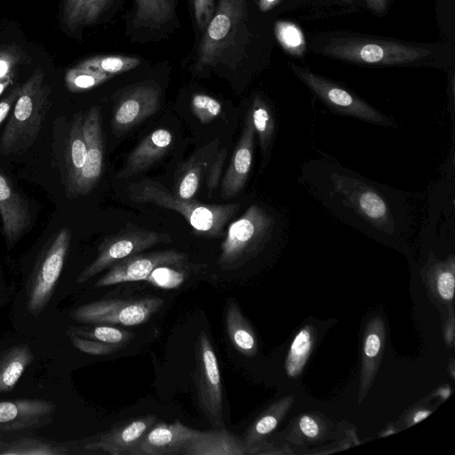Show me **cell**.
<instances>
[{
	"mask_svg": "<svg viewBox=\"0 0 455 455\" xmlns=\"http://www.w3.org/2000/svg\"><path fill=\"white\" fill-rule=\"evenodd\" d=\"M128 195L137 204H152L180 213L199 235L219 238L224 228L240 209V204H209L181 199L158 181L142 180L128 188Z\"/></svg>",
	"mask_w": 455,
	"mask_h": 455,
	"instance_id": "obj_1",
	"label": "cell"
},
{
	"mask_svg": "<svg viewBox=\"0 0 455 455\" xmlns=\"http://www.w3.org/2000/svg\"><path fill=\"white\" fill-rule=\"evenodd\" d=\"M50 93L51 88L40 68L20 85L13 112L0 140L4 155L18 154L33 145L51 105Z\"/></svg>",
	"mask_w": 455,
	"mask_h": 455,
	"instance_id": "obj_2",
	"label": "cell"
},
{
	"mask_svg": "<svg viewBox=\"0 0 455 455\" xmlns=\"http://www.w3.org/2000/svg\"><path fill=\"white\" fill-rule=\"evenodd\" d=\"M329 180L334 201L357 217L356 223L365 224L364 230L393 235L396 232L394 208L380 188L354 173L334 172Z\"/></svg>",
	"mask_w": 455,
	"mask_h": 455,
	"instance_id": "obj_3",
	"label": "cell"
},
{
	"mask_svg": "<svg viewBox=\"0 0 455 455\" xmlns=\"http://www.w3.org/2000/svg\"><path fill=\"white\" fill-rule=\"evenodd\" d=\"M275 218L258 204L228 226L221 243L218 265L224 271L242 267L265 249L275 234Z\"/></svg>",
	"mask_w": 455,
	"mask_h": 455,
	"instance_id": "obj_4",
	"label": "cell"
},
{
	"mask_svg": "<svg viewBox=\"0 0 455 455\" xmlns=\"http://www.w3.org/2000/svg\"><path fill=\"white\" fill-rule=\"evenodd\" d=\"M71 241L68 228H61L39 256L26 285V306L28 312L37 317L50 302Z\"/></svg>",
	"mask_w": 455,
	"mask_h": 455,
	"instance_id": "obj_5",
	"label": "cell"
},
{
	"mask_svg": "<svg viewBox=\"0 0 455 455\" xmlns=\"http://www.w3.org/2000/svg\"><path fill=\"white\" fill-rule=\"evenodd\" d=\"M298 78L331 111L380 126H395L389 116L342 86L295 64L290 65Z\"/></svg>",
	"mask_w": 455,
	"mask_h": 455,
	"instance_id": "obj_6",
	"label": "cell"
},
{
	"mask_svg": "<svg viewBox=\"0 0 455 455\" xmlns=\"http://www.w3.org/2000/svg\"><path fill=\"white\" fill-rule=\"evenodd\" d=\"M164 303L156 296L100 299L78 306L69 315L81 323L135 326L146 323Z\"/></svg>",
	"mask_w": 455,
	"mask_h": 455,
	"instance_id": "obj_7",
	"label": "cell"
},
{
	"mask_svg": "<svg viewBox=\"0 0 455 455\" xmlns=\"http://www.w3.org/2000/svg\"><path fill=\"white\" fill-rule=\"evenodd\" d=\"M323 52L331 57L347 61L400 65L418 61L430 55L427 49L390 41H368L361 39H334Z\"/></svg>",
	"mask_w": 455,
	"mask_h": 455,
	"instance_id": "obj_8",
	"label": "cell"
},
{
	"mask_svg": "<svg viewBox=\"0 0 455 455\" xmlns=\"http://www.w3.org/2000/svg\"><path fill=\"white\" fill-rule=\"evenodd\" d=\"M195 358L194 378L200 408L214 429L225 428L219 363L209 336L204 330L196 339Z\"/></svg>",
	"mask_w": 455,
	"mask_h": 455,
	"instance_id": "obj_9",
	"label": "cell"
},
{
	"mask_svg": "<svg viewBox=\"0 0 455 455\" xmlns=\"http://www.w3.org/2000/svg\"><path fill=\"white\" fill-rule=\"evenodd\" d=\"M171 240L168 234L140 228H132L108 235L100 244L95 259L80 272L76 283H84L117 261L142 252L158 243H170Z\"/></svg>",
	"mask_w": 455,
	"mask_h": 455,
	"instance_id": "obj_10",
	"label": "cell"
},
{
	"mask_svg": "<svg viewBox=\"0 0 455 455\" xmlns=\"http://www.w3.org/2000/svg\"><path fill=\"white\" fill-rule=\"evenodd\" d=\"M246 14L245 0H219L198 51V65H213L231 44L235 32Z\"/></svg>",
	"mask_w": 455,
	"mask_h": 455,
	"instance_id": "obj_11",
	"label": "cell"
},
{
	"mask_svg": "<svg viewBox=\"0 0 455 455\" xmlns=\"http://www.w3.org/2000/svg\"><path fill=\"white\" fill-rule=\"evenodd\" d=\"M188 258L187 253L176 250L136 253L112 265L108 271L95 283V287L147 280L157 267L181 265Z\"/></svg>",
	"mask_w": 455,
	"mask_h": 455,
	"instance_id": "obj_12",
	"label": "cell"
},
{
	"mask_svg": "<svg viewBox=\"0 0 455 455\" xmlns=\"http://www.w3.org/2000/svg\"><path fill=\"white\" fill-rule=\"evenodd\" d=\"M160 89L144 82L124 92L115 107L112 129L116 135L124 134L155 114L160 104Z\"/></svg>",
	"mask_w": 455,
	"mask_h": 455,
	"instance_id": "obj_13",
	"label": "cell"
},
{
	"mask_svg": "<svg viewBox=\"0 0 455 455\" xmlns=\"http://www.w3.org/2000/svg\"><path fill=\"white\" fill-rule=\"evenodd\" d=\"M83 132L86 142V157L75 187L73 198L90 193L103 172L105 143L99 107H92L84 116Z\"/></svg>",
	"mask_w": 455,
	"mask_h": 455,
	"instance_id": "obj_14",
	"label": "cell"
},
{
	"mask_svg": "<svg viewBox=\"0 0 455 455\" xmlns=\"http://www.w3.org/2000/svg\"><path fill=\"white\" fill-rule=\"evenodd\" d=\"M56 405L42 398L0 402V432L44 427L52 423Z\"/></svg>",
	"mask_w": 455,
	"mask_h": 455,
	"instance_id": "obj_15",
	"label": "cell"
},
{
	"mask_svg": "<svg viewBox=\"0 0 455 455\" xmlns=\"http://www.w3.org/2000/svg\"><path fill=\"white\" fill-rule=\"evenodd\" d=\"M156 422L152 414L123 422L100 435L91 437L84 448L111 455L131 454L146 432Z\"/></svg>",
	"mask_w": 455,
	"mask_h": 455,
	"instance_id": "obj_16",
	"label": "cell"
},
{
	"mask_svg": "<svg viewBox=\"0 0 455 455\" xmlns=\"http://www.w3.org/2000/svg\"><path fill=\"white\" fill-rule=\"evenodd\" d=\"M255 134L251 116L248 111L240 140L221 180L222 199L234 198L243 189L251 169Z\"/></svg>",
	"mask_w": 455,
	"mask_h": 455,
	"instance_id": "obj_17",
	"label": "cell"
},
{
	"mask_svg": "<svg viewBox=\"0 0 455 455\" xmlns=\"http://www.w3.org/2000/svg\"><path fill=\"white\" fill-rule=\"evenodd\" d=\"M180 421L154 424L130 455H178L197 433Z\"/></svg>",
	"mask_w": 455,
	"mask_h": 455,
	"instance_id": "obj_18",
	"label": "cell"
},
{
	"mask_svg": "<svg viewBox=\"0 0 455 455\" xmlns=\"http://www.w3.org/2000/svg\"><path fill=\"white\" fill-rule=\"evenodd\" d=\"M0 217L8 245L14 244L31 223L27 201L0 168Z\"/></svg>",
	"mask_w": 455,
	"mask_h": 455,
	"instance_id": "obj_19",
	"label": "cell"
},
{
	"mask_svg": "<svg viewBox=\"0 0 455 455\" xmlns=\"http://www.w3.org/2000/svg\"><path fill=\"white\" fill-rule=\"evenodd\" d=\"M172 141L173 136L168 129L153 131L130 153L116 178L127 179L148 170L169 151Z\"/></svg>",
	"mask_w": 455,
	"mask_h": 455,
	"instance_id": "obj_20",
	"label": "cell"
},
{
	"mask_svg": "<svg viewBox=\"0 0 455 455\" xmlns=\"http://www.w3.org/2000/svg\"><path fill=\"white\" fill-rule=\"evenodd\" d=\"M386 327L379 315L366 324L363 335L362 367L358 392L359 403L364 399L378 371L385 347Z\"/></svg>",
	"mask_w": 455,
	"mask_h": 455,
	"instance_id": "obj_21",
	"label": "cell"
},
{
	"mask_svg": "<svg viewBox=\"0 0 455 455\" xmlns=\"http://www.w3.org/2000/svg\"><path fill=\"white\" fill-rule=\"evenodd\" d=\"M220 148L218 138L197 149L188 160L181 164L176 172L173 194L181 199H191L205 178L210 164Z\"/></svg>",
	"mask_w": 455,
	"mask_h": 455,
	"instance_id": "obj_22",
	"label": "cell"
},
{
	"mask_svg": "<svg viewBox=\"0 0 455 455\" xmlns=\"http://www.w3.org/2000/svg\"><path fill=\"white\" fill-rule=\"evenodd\" d=\"M183 455H244L248 449L243 441L226 428L197 431L184 445Z\"/></svg>",
	"mask_w": 455,
	"mask_h": 455,
	"instance_id": "obj_23",
	"label": "cell"
},
{
	"mask_svg": "<svg viewBox=\"0 0 455 455\" xmlns=\"http://www.w3.org/2000/svg\"><path fill=\"white\" fill-rule=\"evenodd\" d=\"M110 0H61L60 25L64 32L73 35L98 21Z\"/></svg>",
	"mask_w": 455,
	"mask_h": 455,
	"instance_id": "obj_24",
	"label": "cell"
},
{
	"mask_svg": "<svg viewBox=\"0 0 455 455\" xmlns=\"http://www.w3.org/2000/svg\"><path fill=\"white\" fill-rule=\"evenodd\" d=\"M84 115L76 114L68 131L66 148V185L68 197L73 198L75 187L84 164L86 142L83 132Z\"/></svg>",
	"mask_w": 455,
	"mask_h": 455,
	"instance_id": "obj_25",
	"label": "cell"
},
{
	"mask_svg": "<svg viewBox=\"0 0 455 455\" xmlns=\"http://www.w3.org/2000/svg\"><path fill=\"white\" fill-rule=\"evenodd\" d=\"M225 324L233 347L244 356H254L258 350L254 331L235 300L231 298L226 303Z\"/></svg>",
	"mask_w": 455,
	"mask_h": 455,
	"instance_id": "obj_26",
	"label": "cell"
},
{
	"mask_svg": "<svg viewBox=\"0 0 455 455\" xmlns=\"http://www.w3.org/2000/svg\"><path fill=\"white\" fill-rule=\"evenodd\" d=\"M34 360L29 346L19 344L0 354V395L12 392Z\"/></svg>",
	"mask_w": 455,
	"mask_h": 455,
	"instance_id": "obj_27",
	"label": "cell"
},
{
	"mask_svg": "<svg viewBox=\"0 0 455 455\" xmlns=\"http://www.w3.org/2000/svg\"><path fill=\"white\" fill-rule=\"evenodd\" d=\"M252 124L260 144L264 165L267 164L276 134V119L275 113L263 97L256 95L249 108Z\"/></svg>",
	"mask_w": 455,
	"mask_h": 455,
	"instance_id": "obj_28",
	"label": "cell"
},
{
	"mask_svg": "<svg viewBox=\"0 0 455 455\" xmlns=\"http://www.w3.org/2000/svg\"><path fill=\"white\" fill-rule=\"evenodd\" d=\"M294 401L292 395L286 396L274 403L253 422L246 433L243 441L248 454L259 446L262 440L269 435L283 419Z\"/></svg>",
	"mask_w": 455,
	"mask_h": 455,
	"instance_id": "obj_29",
	"label": "cell"
},
{
	"mask_svg": "<svg viewBox=\"0 0 455 455\" xmlns=\"http://www.w3.org/2000/svg\"><path fill=\"white\" fill-rule=\"evenodd\" d=\"M175 14L174 0H136L135 26L157 28Z\"/></svg>",
	"mask_w": 455,
	"mask_h": 455,
	"instance_id": "obj_30",
	"label": "cell"
},
{
	"mask_svg": "<svg viewBox=\"0 0 455 455\" xmlns=\"http://www.w3.org/2000/svg\"><path fill=\"white\" fill-rule=\"evenodd\" d=\"M68 448L59 443L40 438L21 437L0 443V455H64Z\"/></svg>",
	"mask_w": 455,
	"mask_h": 455,
	"instance_id": "obj_31",
	"label": "cell"
},
{
	"mask_svg": "<svg viewBox=\"0 0 455 455\" xmlns=\"http://www.w3.org/2000/svg\"><path fill=\"white\" fill-rule=\"evenodd\" d=\"M314 346L313 328L303 327L291 344L286 360L285 371L290 378L298 377L303 371Z\"/></svg>",
	"mask_w": 455,
	"mask_h": 455,
	"instance_id": "obj_32",
	"label": "cell"
},
{
	"mask_svg": "<svg viewBox=\"0 0 455 455\" xmlns=\"http://www.w3.org/2000/svg\"><path fill=\"white\" fill-rule=\"evenodd\" d=\"M68 334H76L83 338L99 340L109 344L125 346L133 338L134 333L110 324H96L93 326H80L70 328Z\"/></svg>",
	"mask_w": 455,
	"mask_h": 455,
	"instance_id": "obj_33",
	"label": "cell"
},
{
	"mask_svg": "<svg viewBox=\"0 0 455 455\" xmlns=\"http://www.w3.org/2000/svg\"><path fill=\"white\" fill-rule=\"evenodd\" d=\"M140 62L136 57L106 55L84 60L78 66L114 76L136 68Z\"/></svg>",
	"mask_w": 455,
	"mask_h": 455,
	"instance_id": "obj_34",
	"label": "cell"
},
{
	"mask_svg": "<svg viewBox=\"0 0 455 455\" xmlns=\"http://www.w3.org/2000/svg\"><path fill=\"white\" fill-rule=\"evenodd\" d=\"M113 76L76 65L65 76L68 89L72 92L91 90L110 79Z\"/></svg>",
	"mask_w": 455,
	"mask_h": 455,
	"instance_id": "obj_35",
	"label": "cell"
},
{
	"mask_svg": "<svg viewBox=\"0 0 455 455\" xmlns=\"http://www.w3.org/2000/svg\"><path fill=\"white\" fill-rule=\"evenodd\" d=\"M276 38L290 54L301 56L306 49V40L301 29L292 22L278 21L275 26Z\"/></svg>",
	"mask_w": 455,
	"mask_h": 455,
	"instance_id": "obj_36",
	"label": "cell"
},
{
	"mask_svg": "<svg viewBox=\"0 0 455 455\" xmlns=\"http://www.w3.org/2000/svg\"><path fill=\"white\" fill-rule=\"evenodd\" d=\"M434 285L437 294L443 300L451 301L454 295V259L451 257L434 267Z\"/></svg>",
	"mask_w": 455,
	"mask_h": 455,
	"instance_id": "obj_37",
	"label": "cell"
},
{
	"mask_svg": "<svg viewBox=\"0 0 455 455\" xmlns=\"http://www.w3.org/2000/svg\"><path fill=\"white\" fill-rule=\"evenodd\" d=\"M191 108L202 124H208L217 118L222 111L220 102L211 96L196 93L192 96Z\"/></svg>",
	"mask_w": 455,
	"mask_h": 455,
	"instance_id": "obj_38",
	"label": "cell"
},
{
	"mask_svg": "<svg viewBox=\"0 0 455 455\" xmlns=\"http://www.w3.org/2000/svg\"><path fill=\"white\" fill-rule=\"evenodd\" d=\"M172 267V265L157 267L151 272L147 281L152 285L164 289L177 288L184 282L186 275L184 271Z\"/></svg>",
	"mask_w": 455,
	"mask_h": 455,
	"instance_id": "obj_39",
	"label": "cell"
},
{
	"mask_svg": "<svg viewBox=\"0 0 455 455\" xmlns=\"http://www.w3.org/2000/svg\"><path fill=\"white\" fill-rule=\"evenodd\" d=\"M72 345L81 352L92 355H105L123 348L124 345L109 344L95 339H86L76 334H68Z\"/></svg>",
	"mask_w": 455,
	"mask_h": 455,
	"instance_id": "obj_40",
	"label": "cell"
},
{
	"mask_svg": "<svg viewBox=\"0 0 455 455\" xmlns=\"http://www.w3.org/2000/svg\"><path fill=\"white\" fill-rule=\"evenodd\" d=\"M227 155V148L222 147L219 148L210 164V166L205 176L208 197L212 196V192L215 190V188L220 183Z\"/></svg>",
	"mask_w": 455,
	"mask_h": 455,
	"instance_id": "obj_41",
	"label": "cell"
},
{
	"mask_svg": "<svg viewBox=\"0 0 455 455\" xmlns=\"http://www.w3.org/2000/svg\"><path fill=\"white\" fill-rule=\"evenodd\" d=\"M216 0H193L196 23L205 29L215 12Z\"/></svg>",
	"mask_w": 455,
	"mask_h": 455,
	"instance_id": "obj_42",
	"label": "cell"
},
{
	"mask_svg": "<svg viewBox=\"0 0 455 455\" xmlns=\"http://www.w3.org/2000/svg\"><path fill=\"white\" fill-rule=\"evenodd\" d=\"M300 432L309 439H316L321 434L318 422L309 415H303L299 420Z\"/></svg>",
	"mask_w": 455,
	"mask_h": 455,
	"instance_id": "obj_43",
	"label": "cell"
},
{
	"mask_svg": "<svg viewBox=\"0 0 455 455\" xmlns=\"http://www.w3.org/2000/svg\"><path fill=\"white\" fill-rule=\"evenodd\" d=\"M20 91V86L15 87L4 100L0 101V124L7 116L12 107L15 104Z\"/></svg>",
	"mask_w": 455,
	"mask_h": 455,
	"instance_id": "obj_44",
	"label": "cell"
},
{
	"mask_svg": "<svg viewBox=\"0 0 455 455\" xmlns=\"http://www.w3.org/2000/svg\"><path fill=\"white\" fill-rule=\"evenodd\" d=\"M369 8L377 13H382L387 7V0H365Z\"/></svg>",
	"mask_w": 455,
	"mask_h": 455,
	"instance_id": "obj_45",
	"label": "cell"
},
{
	"mask_svg": "<svg viewBox=\"0 0 455 455\" xmlns=\"http://www.w3.org/2000/svg\"><path fill=\"white\" fill-rule=\"evenodd\" d=\"M280 0H259V7L261 12L272 9Z\"/></svg>",
	"mask_w": 455,
	"mask_h": 455,
	"instance_id": "obj_46",
	"label": "cell"
},
{
	"mask_svg": "<svg viewBox=\"0 0 455 455\" xmlns=\"http://www.w3.org/2000/svg\"><path fill=\"white\" fill-rule=\"evenodd\" d=\"M430 413H431V411H428V410H420V411H416L412 416L411 423L416 424V423L421 421L422 419L427 418Z\"/></svg>",
	"mask_w": 455,
	"mask_h": 455,
	"instance_id": "obj_47",
	"label": "cell"
},
{
	"mask_svg": "<svg viewBox=\"0 0 455 455\" xmlns=\"http://www.w3.org/2000/svg\"><path fill=\"white\" fill-rule=\"evenodd\" d=\"M11 83L12 78L10 76H0V95Z\"/></svg>",
	"mask_w": 455,
	"mask_h": 455,
	"instance_id": "obj_48",
	"label": "cell"
},
{
	"mask_svg": "<svg viewBox=\"0 0 455 455\" xmlns=\"http://www.w3.org/2000/svg\"><path fill=\"white\" fill-rule=\"evenodd\" d=\"M8 65L4 60H0V76H7Z\"/></svg>",
	"mask_w": 455,
	"mask_h": 455,
	"instance_id": "obj_49",
	"label": "cell"
},
{
	"mask_svg": "<svg viewBox=\"0 0 455 455\" xmlns=\"http://www.w3.org/2000/svg\"><path fill=\"white\" fill-rule=\"evenodd\" d=\"M2 441H3V440H2V434H1V432H0V443H1Z\"/></svg>",
	"mask_w": 455,
	"mask_h": 455,
	"instance_id": "obj_50",
	"label": "cell"
},
{
	"mask_svg": "<svg viewBox=\"0 0 455 455\" xmlns=\"http://www.w3.org/2000/svg\"><path fill=\"white\" fill-rule=\"evenodd\" d=\"M1 286H2V283H1V277H0V291H1Z\"/></svg>",
	"mask_w": 455,
	"mask_h": 455,
	"instance_id": "obj_51",
	"label": "cell"
},
{
	"mask_svg": "<svg viewBox=\"0 0 455 455\" xmlns=\"http://www.w3.org/2000/svg\"><path fill=\"white\" fill-rule=\"evenodd\" d=\"M343 1H345V2H351V0H343Z\"/></svg>",
	"mask_w": 455,
	"mask_h": 455,
	"instance_id": "obj_52",
	"label": "cell"
},
{
	"mask_svg": "<svg viewBox=\"0 0 455 455\" xmlns=\"http://www.w3.org/2000/svg\"><path fill=\"white\" fill-rule=\"evenodd\" d=\"M190 1H192V2H193V0H190Z\"/></svg>",
	"mask_w": 455,
	"mask_h": 455,
	"instance_id": "obj_53",
	"label": "cell"
}]
</instances>
